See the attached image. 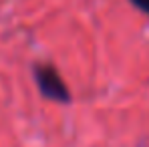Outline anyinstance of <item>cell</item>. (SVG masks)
<instances>
[{
	"mask_svg": "<svg viewBox=\"0 0 149 147\" xmlns=\"http://www.w3.org/2000/svg\"><path fill=\"white\" fill-rule=\"evenodd\" d=\"M139 10H143L145 14H149V0H131Z\"/></svg>",
	"mask_w": 149,
	"mask_h": 147,
	"instance_id": "cell-2",
	"label": "cell"
},
{
	"mask_svg": "<svg viewBox=\"0 0 149 147\" xmlns=\"http://www.w3.org/2000/svg\"><path fill=\"white\" fill-rule=\"evenodd\" d=\"M34 77H36V85L45 97L52 99V101H61V103L69 101L67 85L63 83V79L52 67H36Z\"/></svg>",
	"mask_w": 149,
	"mask_h": 147,
	"instance_id": "cell-1",
	"label": "cell"
}]
</instances>
